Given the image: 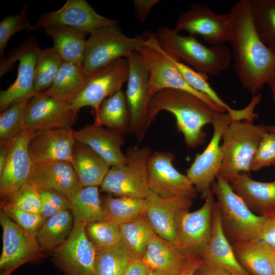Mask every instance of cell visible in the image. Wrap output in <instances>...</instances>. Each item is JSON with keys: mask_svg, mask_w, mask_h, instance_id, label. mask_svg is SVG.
<instances>
[{"mask_svg": "<svg viewBox=\"0 0 275 275\" xmlns=\"http://www.w3.org/2000/svg\"><path fill=\"white\" fill-rule=\"evenodd\" d=\"M193 275L232 274L226 270L201 259V261L195 269Z\"/></svg>", "mask_w": 275, "mask_h": 275, "instance_id": "cell-49", "label": "cell"}, {"mask_svg": "<svg viewBox=\"0 0 275 275\" xmlns=\"http://www.w3.org/2000/svg\"><path fill=\"white\" fill-rule=\"evenodd\" d=\"M214 195L211 189L200 209L183 210L176 217L177 245L189 257H200L210 240L216 202Z\"/></svg>", "mask_w": 275, "mask_h": 275, "instance_id": "cell-10", "label": "cell"}, {"mask_svg": "<svg viewBox=\"0 0 275 275\" xmlns=\"http://www.w3.org/2000/svg\"><path fill=\"white\" fill-rule=\"evenodd\" d=\"M173 61L180 73L189 86L207 96L216 105L231 114L235 120H253L255 117L254 107L248 104L245 107L236 110L230 107L217 94L207 81L208 75L198 72L175 58Z\"/></svg>", "mask_w": 275, "mask_h": 275, "instance_id": "cell-33", "label": "cell"}, {"mask_svg": "<svg viewBox=\"0 0 275 275\" xmlns=\"http://www.w3.org/2000/svg\"><path fill=\"white\" fill-rule=\"evenodd\" d=\"M10 144L1 147L0 149V174L2 173L8 158Z\"/></svg>", "mask_w": 275, "mask_h": 275, "instance_id": "cell-53", "label": "cell"}, {"mask_svg": "<svg viewBox=\"0 0 275 275\" xmlns=\"http://www.w3.org/2000/svg\"><path fill=\"white\" fill-rule=\"evenodd\" d=\"M2 203L14 206L21 210L41 215L42 209L41 199L38 189L30 183H26Z\"/></svg>", "mask_w": 275, "mask_h": 275, "instance_id": "cell-44", "label": "cell"}, {"mask_svg": "<svg viewBox=\"0 0 275 275\" xmlns=\"http://www.w3.org/2000/svg\"><path fill=\"white\" fill-rule=\"evenodd\" d=\"M28 5L26 4L21 12L17 15H9L0 22V57L5 58V48L11 38L15 33L22 30L36 31L39 30L35 25L30 24L28 18Z\"/></svg>", "mask_w": 275, "mask_h": 275, "instance_id": "cell-43", "label": "cell"}, {"mask_svg": "<svg viewBox=\"0 0 275 275\" xmlns=\"http://www.w3.org/2000/svg\"><path fill=\"white\" fill-rule=\"evenodd\" d=\"M174 115L177 130L184 136L187 146L195 148L203 144L206 133L205 125L212 123L219 112L196 95L186 91L164 89L151 97L148 108L149 127L160 111Z\"/></svg>", "mask_w": 275, "mask_h": 275, "instance_id": "cell-2", "label": "cell"}, {"mask_svg": "<svg viewBox=\"0 0 275 275\" xmlns=\"http://www.w3.org/2000/svg\"><path fill=\"white\" fill-rule=\"evenodd\" d=\"M41 49L35 38L29 37L18 47L11 50L8 57L1 60V77L11 70L14 63L19 61L16 80L7 89L1 91V112L16 102L31 99L38 94L34 87L35 69Z\"/></svg>", "mask_w": 275, "mask_h": 275, "instance_id": "cell-9", "label": "cell"}, {"mask_svg": "<svg viewBox=\"0 0 275 275\" xmlns=\"http://www.w3.org/2000/svg\"><path fill=\"white\" fill-rule=\"evenodd\" d=\"M53 41V48L64 62L82 64L87 32L66 25H51L44 28Z\"/></svg>", "mask_w": 275, "mask_h": 275, "instance_id": "cell-29", "label": "cell"}, {"mask_svg": "<svg viewBox=\"0 0 275 275\" xmlns=\"http://www.w3.org/2000/svg\"><path fill=\"white\" fill-rule=\"evenodd\" d=\"M146 200L145 216L153 231L177 246L176 217L181 211L189 209L193 200L182 198H162L149 189Z\"/></svg>", "mask_w": 275, "mask_h": 275, "instance_id": "cell-22", "label": "cell"}, {"mask_svg": "<svg viewBox=\"0 0 275 275\" xmlns=\"http://www.w3.org/2000/svg\"><path fill=\"white\" fill-rule=\"evenodd\" d=\"M0 275H10V274L5 271H1Z\"/></svg>", "mask_w": 275, "mask_h": 275, "instance_id": "cell-58", "label": "cell"}, {"mask_svg": "<svg viewBox=\"0 0 275 275\" xmlns=\"http://www.w3.org/2000/svg\"><path fill=\"white\" fill-rule=\"evenodd\" d=\"M143 47L139 51L149 72L148 89L151 97L164 89H175L191 93L207 103L213 109L221 113L226 111L214 103L207 96L188 85L177 67L173 58L158 43L154 33L142 35Z\"/></svg>", "mask_w": 275, "mask_h": 275, "instance_id": "cell-6", "label": "cell"}, {"mask_svg": "<svg viewBox=\"0 0 275 275\" xmlns=\"http://www.w3.org/2000/svg\"><path fill=\"white\" fill-rule=\"evenodd\" d=\"M31 99L16 102L3 112L0 116V147L10 144L25 129V120Z\"/></svg>", "mask_w": 275, "mask_h": 275, "instance_id": "cell-40", "label": "cell"}, {"mask_svg": "<svg viewBox=\"0 0 275 275\" xmlns=\"http://www.w3.org/2000/svg\"><path fill=\"white\" fill-rule=\"evenodd\" d=\"M128 73L127 59L114 61L88 76L81 92L69 103L77 112L84 106H90L93 114H96L105 99L121 90L128 80Z\"/></svg>", "mask_w": 275, "mask_h": 275, "instance_id": "cell-11", "label": "cell"}, {"mask_svg": "<svg viewBox=\"0 0 275 275\" xmlns=\"http://www.w3.org/2000/svg\"><path fill=\"white\" fill-rule=\"evenodd\" d=\"M75 137L76 141L92 149L110 167L126 161L121 150L124 140L120 134L94 123L75 131Z\"/></svg>", "mask_w": 275, "mask_h": 275, "instance_id": "cell-25", "label": "cell"}, {"mask_svg": "<svg viewBox=\"0 0 275 275\" xmlns=\"http://www.w3.org/2000/svg\"><path fill=\"white\" fill-rule=\"evenodd\" d=\"M232 120L234 119L228 113H217L212 124L213 133L211 139L203 152L196 155L194 162L186 171V176L203 200L207 197L219 172L222 161L220 141L224 128Z\"/></svg>", "mask_w": 275, "mask_h": 275, "instance_id": "cell-13", "label": "cell"}, {"mask_svg": "<svg viewBox=\"0 0 275 275\" xmlns=\"http://www.w3.org/2000/svg\"><path fill=\"white\" fill-rule=\"evenodd\" d=\"M87 236L96 251L113 247L121 241L119 225L103 220L86 226Z\"/></svg>", "mask_w": 275, "mask_h": 275, "instance_id": "cell-42", "label": "cell"}, {"mask_svg": "<svg viewBox=\"0 0 275 275\" xmlns=\"http://www.w3.org/2000/svg\"><path fill=\"white\" fill-rule=\"evenodd\" d=\"M267 85L270 87L272 94V98L275 103V69L269 78Z\"/></svg>", "mask_w": 275, "mask_h": 275, "instance_id": "cell-54", "label": "cell"}, {"mask_svg": "<svg viewBox=\"0 0 275 275\" xmlns=\"http://www.w3.org/2000/svg\"><path fill=\"white\" fill-rule=\"evenodd\" d=\"M148 275H164V274L159 271L151 270Z\"/></svg>", "mask_w": 275, "mask_h": 275, "instance_id": "cell-56", "label": "cell"}, {"mask_svg": "<svg viewBox=\"0 0 275 275\" xmlns=\"http://www.w3.org/2000/svg\"><path fill=\"white\" fill-rule=\"evenodd\" d=\"M143 47L142 35L129 38L118 23L101 27L90 34L87 40L82 67L87 76L114 61L127 59Z\"/></svg>", "mask_w": 275, "mask_h": 275, "instance_id": "cell-8", "label": "cell"}, {"mask_svg": "<svg viewBox=\"0 0 275 275\" xmlns=\"http://www.w3.org/2000/svg\"><path fill=\"white\" fill-rule=\"evenodd\" d=\"M0 224L3 231V247L0 270L11 273L22 265L40 260L46 256L36 236L19 227L2 210Z\"/></svg>", "mask_w": 275, "mask_h": 275, "instance_id": "cell-12", "label": "cell"}, {"mask_svg": "<svg viewBox=\"0 0 275 275\" xmlns=\"http://www.w3.org/2000/svg\"></svg>", "mask_w": 275, "mask_h": 275, "instance_id": "cell-59", "label": "cell"}, {"mask_svg": "<svg viewBox=\"0 0 275 275\" xmlns=\"http://www.w3.org/2000/svg\"><path fill=\"white\" fill-rule=\"evenodd\" d=\"M76 142L71 127L39 130L32 133L28 151L34 164L60 160L71 162Z\"/></svg>", "mask_w": 275, "mask_h": 275, "instance_id": "cell-21", "label": "cell"}, {"mask_svg": "<svg viewBox=\"0 0 275 275\" xmlns=\"http://www.w3.org/2000/svg\"><path fill=\"white\" fill-rule=\"evenodd\" d=\"M255 30L261 40L275 51V0H250Z\"/></svg>", "mask_w": 275, "mask_h": 275, "instance_id": "cell-38", "label": "cell"}, {"mask_svg": "<svg viewBox=\"0 0 275 275\" xmlns=\"http://www.w3.org/2000/svg\"><path fill=\"white\" fill-rule=\"evenodd\" d=\"M119 227L121 241L132 258L142 260L153 232L145 215L131 222L119 225Z\"/></svg>", "mask_w": 275, "mask_h": 275, "instance_id": "cell-37", "label": "cell"}, {"mask_svg": "<svg viewBox=\"0 0 275 275\" xmlns=\"http://www.w3.org/2000/svg\"><path fill=\"white\" fill-rule=\"evenodd\" d=\"M272 275H275V253L273 254L272 260Z\"/></svg>", "mask_w": 275, "mask_h": 275, "instance_id": "cell-55", "label": "cell"}, {"mask_svg": "<svg viewBox=\"0 0 275 275\" xmlns=\"http://www.w3.org/2000/svg\"><path fill=\"white\" fill-rule=\"evenodd\" d=\"M101 200L104 220L118 225L131 222L145 214L146 199L126 196L114 197L108 194Z\"/></svg>", "mask_w": 275, "mask_h": 275, "instance_id": "cell-35", "label": "cell"}, {"mask_svg": "<svg viewBox=\"0 0 275 275\" xmlns=\"http://www.w3.org/2000/svg\"><path fill=\"white\" fill-rule=\"evenodd\" d=\"M38 190L42 204L41 215L44 220L63 210H70V201L66 196L51 189Z\"/></svg>", "mask_w": 275, "mask_h": 275, "instance_id": "cell-47", "label": "cell"}, {"mask_svg": "<svg viewBox=\"0 0 275 275\" xmlns=\"http://www.w3.org/2000/svg\"><path fill=\"white\" fill-rule=\"evenodd\" d=\"M127 59L129 73L125 94L131 133L141 142L149 128L147 112L151 98L148 89L149 72L139 51H134Z\"/></svg>", "mask_w": 275, "mask_h": 275, "instance_id": "cell-14", "label": "cell"}, {"mask_svg": "<svg viewBox=\"0 0 275 275\" xmlns=\"http://www.w3.org/2000/svg\"><path fill=\"white\" fill-rule=\"evenodd\" d=\"M69 200L74 223L87 225L104 220L98 186L80 187Z\"/></svg>", "mask_w": 275, "mask_h": 275, "instance_id": "cell-36", "label": "cell"}, {"mask_svg": "<svg viewBox=\"0 0 275 275\" xmlns=\"http://www.w3.org/2000/svg\"><path fill=\"white\" fill-rule=\"evenodd\" d=\"M77 112L68 102L60 101L42 92L30 101L25 120V129L35 131L71 127Z\"/></svg>", "mask_w": 275, "mask_h": 275, "instance_id": "cell-18", "label": "cell"}, {"mask_svg": "<svg viewBox=\"0 0 275 275\" xmlns=\"http://www.w3.org/2000/svg\"><path fill=\"white\" fill-rule=\"evenodd\" d=\"M87 77L82 64L63 62L51 85L43 93L69 103L81 92Z\"/></svg>", "mask_w": 275, "mask_h": 275, "instance_id": "cell-32", "label": "cell"}, {"mask_svg": "<svg viewBox=\"0 0 275 275\" xmlns=\"http://www.w3.org/2000/svg\"><path fill=\"white\" fill-rule=\"evenodd\" d=\"M95 124L122 135L131 133L125 94L119 90L105 99L94 115Z\"/></svg>", "mask_w": 275, "mask_h": 275, "instance_id": "cell-31", "label": "cell"}, {"mask_svg": "<svg viewBox=\"0 0 275 275\" xmlns=\"http://www.w3.org/2000/svg\"><path fill=\"white\" fill-rule=\"evenodd\" d=\"M200 258L226 270L232 275H251L237 261L232 245L223 231L216 202L212 214L211 237Z\"/></svg>", "mask_w": 275, "mask_h": 275, "instance_id": "cell-26", "label": "cell"}, {"mask_svg": "<svg viewBox=\"0 0 275 275\" xmlns=\"http://www.w3.org/2000/svg\"><path fill=\"white\" fill-rule=\"evenodd\" d=\"M200 261V257H192L189 258L185 268L180 275H193Z\"/></svg>", "mask_w": 275, "mask_h": 275, "instance_id": "cell-52", "label": "cell"}, {"mask_svg": "<svg viewBox=\"0 0 275 275\" xmlns=\"http://www.w3.org/2000/svg\"><path fill=\"white\" fill-rule=\"evenodd\" d=\"M117 23L115 20L98 14L85 0H67L59 10L40 15L35 26L39 29L51 25H66L91 34L101 27Z\"/></svg>", "mask_w": 275, "mask_h": 275, "instance_id": "cell-19", "label": "cell"}, {"mask_svg": "<svg viewBox=\"0 0 275 275\" xmlns=\"http://www.w3.org/2000/svg\"><path fill=\"white\" fill-rule=\"evenodd\" d=\"M275 166V133L267 132L262 138L253 157L250 171Z\"/></svg>", "mask_w": 275, "mask_h": 275, "instance_id": "cell-46", "label": "cell"}, {"mask_svg": "<svg viewBox=\"0 0 275 275\" xmlns=\"http://www.w3.org/2000/svg\"><path fill=\"white\" fill-rule=\"evenodd\" d=\"M166 26L154 33L162 49L169 54L191 65L196 71L206 75H216L225 70L231 62L229 48L224 45L207 47L194 36H183Z\"/></svg>", "mask_w": 275, "mask_h": 275, "instance_id": "cell-3", "label": "cell"}, {"mask_svg": "<svg viewBox=\"0 0 275 275\" xmlns=\"http://www.w3.org/2000/svg\"><path fill=\"white\" fill-rule=\"evenodd\" d=\"M71 163L81 187L100 186L111 168L92 149L77 141L73 148Z\"/></svg>", "mask_w": 275, "mask_h": 275, "instance_id": "cell-28", "label": "cell"}, {"mask_svg": "<svg viewBox=\"0 0 275 275\" xmlns=\"http://www.w3.org/2000/svg\"><path fill=\"white\" fill-rule=\"evenodd\" d=\"M1 210L19 227L34 236L45 221L41 215L25 212L2 202Z\"/></svg>", "mask_w": 275, "mask_h": 275, "instance_id": "cell-45", "label": "cell"}, {"mask_svg": "<svg viewBox=\"0 0 275 275\" xmlns=\"http://www.w3.org/2000/svg\"><path fill=\"white\" fill-rule=\"evenodd\" d=\"M241 266L251 275H272L274 252L262 240L258 239L232 245Z\"/></svg>", "mask_w": 275, "mask_h": 275, "instance_id": "cell-30", "label": "cell"}, {"mask_svg": "<svg viewBox=\"0 0 275 275\" xmlns=\"http://www.w3.org/2000/svg\"><path fill=\"white\" fill-rule=\"evenodd\" d=\"M32 132L24 129L10 144L6 163L0 174V195L5 200L29 183L33 163L28 151Z\"/></svg>", "mask_w": 275, "mask_h": 275, "instance_id": "cell-20", "label": "cell"}, {"mask_svg": "<svg viewBox=\"0 0 275 275\" xmlns=\"http://www.w3.org/2000/svg\"><path fill=\"white\" fill-rule=\"evenodd\" d=\"M225 179L253 213L264 217L275 215V181H256L245 173Z\"/></svg>", "mask_w": 275, "mask_h": 275, "instance_id": "cell-23", "label": "cell"}, {"mask_svg": "<svg viewBox=\"0 0 275 275\" xmlns=\"http://www.w3.org/2000/svg\"><path fill=\"white\" fill-rule=\"evenodd\" d=\"M268 131L275 133V126H267Z\"/></svg>", "mask_w": 275, "mask_h": 275, "instance_id": "cell-57", "label": "cell"}, {"mask_svg": "<svg viewBox=\"0 0 275 275\" xmlns=\"http://www.w3.org/2000/svg\"><path fill=\"white\" fill-rule=\"evenodd\" d=\"M29 183L38 190H56L68 199L81 187L71 162L63 160L33 164Z\"/></svg>", "mask_w": 275, "mask_h": 275, "instance_id": "cell-24", "label": "cell"}, {"mask_svg": "<svg viewBox=\"0 0 275 275\" xmlns=\"http://www.w3.org/2000/svg\"><path fill=\"white\" fill-rule=\"evenodd\" d=\"M63 63L52 47L41 49L35 69L34 87L37 93L43 92L50 86Z\"/></svg>", "mask_w": 275, "mask_h": 275, "instance_id": "cell-41", "label": "cell"}, {"mask_svg": "<svg viewBox=\"0 0 275 275\" xmlns=\"http://www.w3.org/2000/svg\"><path fill=\"white\" fill-rule=\"evenodd\" d=\"M133 259L122 241L113 247L96 251L94 275H124Z\"/></svg>", "mask_w": 275, "mask_h": 275, "instance_id": "cell-39", "label": "cell"}, {"mask_svg": "<svg viewBox=\"0 0 275 275\" xmlns=\"http://www.w3.org/2000/svg\"><path fill=\"white\" fill-rule=\"evenodd\" d=\"M126 161L111 167L100 190L117 197L146 199L148 188V163L152 154L148 146L128 148L125 153Z\"/></svg>", "mask_w": 275, "mask_h": 275, "instance_id": "cell-7", "label": "cell"}, {"mask_svg": "<svg viewBox=\"0 0 275 275\" xmlns=\"http://www.w3.org/2000/svg\"><path fill=\"white\" fill-rule=\"evenodd\" d=\"M189 258L178 246L153 232L142 260L151 270L164 275H180Z\"/></svg>", "mask_w": 275, "mask_h": 275, "instance_id": "cell-27", "label": "cell"}, {"mask_svg": "<svg viewBox=\"0 0 275 275\" xmlns=\"http://www.w3.org/2000/svg\"><path fill=\"white\" fill-rule=\"evenodd\" d=\"M253 121L232 120L224 128L221 145L222 161L217 176L225 179L250 171L254 154L268 131L267 126L255 125Z\"/></svg>", "mask_w": 275, "mask_h": 275, "instance_id": "cell-5", "label": "cell"}, {"mask_svg": "<svg viewBox=\"0 0 275 275\" xmlns=\"http://www.w3.org/2000/svg\"><path fill=\"white\" fill-rule=\"evenodd\" d=\"M151 270L142 260L133 259L128 265L124 275H148Z\"/></svg>", "mask_w": 275, "mask_h": 275, "instance_id": "cell-51", "label": "cell"}, {"mask_svg": "<svg viewBox=\"0 0 275 275\" xmlns=\"http://www.w3.org/2000/svg\"><path fill=\"white\" fill-rule=\"evenodd\" d=\"M174 30L186 31L192 36L200 35L212 46L223 45L230 40L229 14H216L206 5L193 3L180 14Z\"/></svg>", "mask_w": 275, "mask_h": 275, "instance_id": "cell-17", "label": "cell"}, {"mask_svg": "<svg viewBox=\"0 0 275 275\" xmlns=\"http://www.w3.org/2000/svg\"><path fill=\"white\" fill-rule=\"evenodd\" d=\"M174 154L156 151L152 153L148 163V188L164 198H182L193 200L197 191L186 175L173 166Z\"/></svg>", "mask_w": 275, "mask_h": 275, "instance_id": "cell-15", "label": "cell"}, {"mask_svg": "<svg viewBox=\"0 0 275 275\" xmlns=\"http://www.w3.org/2000/svg\"><path fill=\"white\" fill-rule=\"evenodd\" d=\"M86 224L74 223L66 241L52 252V261L65 275H94L96 250L88 238Z\"/></svg>", "mask_w": 275, "mask_h": 275, "instance_id": "cell-16", "label": "cell"}, {"mask_svg": "<svg viewBox=\"0 0 275 275\" xmlns=\"http://www.w3.org/2000/svg\"><path fill=\"white\" fill-rule=\"evenodd\" d=\"M158 0H134V16L141 22H144L150 10Z\"/></svg>", "mask_w": 275, "mask_h": 275, "instance_id": "cell-50", "label": "cell"}, {"mask_svg": "<svg viewBox=\"0 0 275 275\" xmlns=\"http://www.w3.org/2000/svg\"><path fill=\"white\" fill-rule=\"evenodd\" d=\"M211 189L217 198L223 231L230 243L261 239L266 218L256 215L224 178L217 176Z\"/></svg>", "mask_w": 275, "mask_h": 275, "instance_id": "cell-4", "label": "cell"}, {"mask_svg": "<svg viewBox=\"0 0 275 275\" xmlns=\"http://www.w3.org/2000/svg\"><path fill=\"white\" fill-rule=\"evenodd\" d=\"M265 218L261 239L275 253V215Z\"/></svg>", "mask_w": 275, "mask_h": 275, "instance_id": "cell-48", "label": "cell"}, {"mask_svg": "<svg viewBox=\"0 0 275 275\" xmlns=\"http://www.w3.org/2000/svg\"><path fill=\"white\" fill-rule=\"evenodd\" d=\"M74 218L69 209L63 210L45 219L36 237L45 252H53L69 237L74 226Z\"/></svg>", "mask_w": 275, "mask_h": 275, "instance_id": "cell-34", "label": "cell"}, {"mask_svg": "<svg viewBox=\"0 0 275 275\" xmlns=\"http://www.w3.org/2000/svg\"><path fill=\"white\" fill-rule=\"evenodd\" d=\"M233 69L242 87L259 94L275 69V51L264 44L254 26L250 0H240L229 12Z\"/></svg>", "mask_w": 275, "mask_h": 275, "instance_id": "cell-1", "label": "cell"}]
</instances>
